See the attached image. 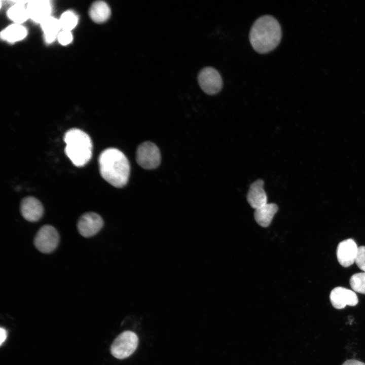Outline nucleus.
I'll return each mask as SVG.
<instances>
[{"label":"nucleus","mask_w":365,"mask_h":365,"mask_svg":"<svg viewBox=\"0 0 365 365\" xmlns=\"http://www.w3.org/2000/svg\"><path fill=\"white\" fill-rule=\"evenodd\" d=\"M101 177L112 186L120 188L127 183L130 165L125 155L119 150L109 148L104 150L98 157Z\"/></svg>","instance_id":"nucleus-1"},{"label":"nucleus","mask_w":365,"mask_h":365,"mask_svg":"<svg viewBox=\"0 0 365 365\" xmlns=\"http://www.w3.org/2000/svg\"><path fill=\"white\" fill-rule=\"evenodd\" d=\"M282 35L278 21L271 15H264L253 23L249 34L250 43L254 50L260 53H266L275 49L279 44Z\"/></svg>","instance_id":"nucleus-2"},{"label":"nucleus","mask_w":365,"mask_h":365,"mask_svg":"<svg viewBox=\"0 0 365 365\" xmlns=\"http://www.w3.org/2000/svg\"><path fill=\"white\" fill-rule=\"evenodd\" d=\"M63 139L65 154L74 165L83 167L88 163L92 155L93 144L88 134L78 128H71L65 132Z\"/></svg>","instance_id":"nucleus-3"},{"label":"nucleus","mask_w":365,"mask_h":365,"mask_svg":"<svg viewBox=\"0 0 365 365\" xmlns=\"http://www.w3.org/2000/svg\"><path fill=\"white\" fill-rule=\"evenodd\" d=\"M138 343V338L135 333L125 331L115 339L111 347V352L118 359H124L134 353Z\"/></svg>","instance_id":"nucleus-4"},{"label":"nucleus","mask_w":365,"mask_h":365,"mask_svg":"<svg viewBox=\"0 0 365 365\" xmlns=\"http://www.w3.org/2000/svg\"><path fill=\"white\" fill-rule=\"evenodd\" d=\"M136 160L137 164L145 169H155L161 162V154L159 149L152 142H144L137 149Z\"/></svg>","instance_id":"nucleus-5"},{"label":"nucleus","mask_w":365,"mask_h":365,"mask_svg":"<svg viewBox=\"0 0 365 365\" xmlns=\"http://www.w3.org/2000/svg\"><path fill=\"white\" fill-rule=\"evenodd\" d=\"M59 241V236L56 229L51 225H45L38 231L33 243L39 251L48 253L56 248Z\"/></svg>","instance_id":"nucleus-6"},{"label":"nucleus","mask_w":365,"mask_h":365,"mask_svg":"<svg viewBox=\"0 0 365 365\" xmlns=\"http://www.w3.org/2000/svg\"><path fill=\"white\" fill-rule=\"evenodd\" d=\"M198 83L202 90L207 94L218 93L223 87V80L218 71L211 67L201 70L198 77Z\"/></svg>","instance_id":"nucleus-7"},{"label":"nucleus","mask_w":365,"mask_h":365,"mask_svg":"<svg viewBox=\"0 0 365 365\" xmlns=\"http://www.w3.org/2000/svg\"><path fill=\"white\" fill-rule=\"evenodd\" d=\"M103 224V219L98 214L87 212L79 218L77 229L82 236L89 238L96 235L101 229Z\"/></svg>","instance_id":"nucleus-8"},{"label":"nucleus","mask_w":365,"mask_h":365,"mask_svg":"<svg viewBox=\"0 0 365 365\" xmlns=\"http://www.w3.org/2000/svg\"><path fill=\"white\" fill-rule=\"evenodd\" d=\"M330 298L333 306L338 309H343L347 305L354 306L358 302L354 291L340 286L336 287L331 291Z\"/></svg>","instance_id":"nucleus-9"},{"label":"nucleus","mask_w":365,"mask_h":365,"mask_svg":"<svg viewBox=\"0 0 365 365\" xmlns=\"http://www.w3.org/2000/svg\"><path fill=\"white\" fill-rule=\"evenodd\" d=\"M20 212L22 216L27 221L36 222L43 216L44 208L42 204L38 199L28 196L22 200L20 204Z\"/></svg>","instance_id":"nucleus-10"},{"label":"nucleus","mask_w":365,"mask_h":365,"mask_svg":"<svg viewBox=\"0 0 365 365\" xmlns=\"http://www.w3.org/2000/svg\"><path fill=\"white\" fill-rule=\"evenodd\" d=\"M358 248L352 239H347L339 243L337 249V257L340 264L348 267L355 262Z\"/></svg>","instance_id":"nucleus-11"},{"label":"nucleus","mask_w":365,"mask_h":365,"mask_svg":"<svg viewBox=\"0 0 365 365\" xmlns=\"http://www.w3.org/2000/svg\"><path fill=\"white\" fill-rule=\"evenodd\" d=\"M26 9L29 18L41 23L51 16L52 6L51 2L48 0H34L28 2Z\"/></svg>","instance_id":"nucleus-12"},{"label":"nucleus","mask_w":365,"mask_h":365,"mask_svg":"<svg viewBox=\"0 0 365 365\" xmlns=\"http://www.w3.org/2000/svg\"><path fill=\"white\" fill-rule=\"evenodd\" d=\"M264 181L258 179L250 186L247 195V200L249 205L255 209L267 203V194L264 189Z\"/></svg>","instance_id":"nucleus-13"},{"label":"nucleus","mask_w":365,"mask_h":365,"mask_svg":"<svg viewBox=\"0 0 365 365\" xmlns=\"http://www.w3.org/2000/svg\"><path fill=\"white\" fill-rule=\"evenodd\" d=\"M278 206L275 203H267L255 209L254 216L257 223L263 227L269 226L272 218L278 210Z\"/></svg>","instance_id":"nucleus-14"},{"label":"nucleus","mask_w":365,"mask_h":365,"mask_svg":"<svg viewBox=\"0 0 365 365\" xmlns=\"http://www.w3.org/2000/svg\"><path fill=\"white\" fill-rule=\"evenodd\" d=\"M40 24L45 41L49 44L52 43L57 38L61 29L59 19L50 16Z\"/></svg>","instance_id":"nucleus-15"},{"label":"nucleus","mask_w":365,"mask_h":365,"mask_svg":"<svg viewBox=\"0 0 365 365\" xmlns=\"http://www.w3.org/2000/svg\"><path fill=\"white\" fill-rule=\"evenodd\" d=\"M110 15V8L103 1L95 2L92 5L89 10V16L91 19L97 23L105 22Z\"/></svg>","instance_id":"nucleus-16"},{"label":"nucleus","mask_w":365,"mask_h":365,"mask_svg":"<svg viewBox=\"0 0 365 365\" xmlns=\"http://www.w3.org/2000/svg\"><path fill=\"white\" fill-rule=\"evenodd\" d=\"M27 34L26 29L21 24H13L1 32V38L10 43H14L24 39Z\"/></svg>","instance_id":"nucleus-17"},{"label":"nucleus","mask_w":365,"mask_h":365,"mask_svg":"<svg viewBox=\"0 0 365 365\" xmlns=\"http://www.w3.org/2000/svg\"><path fill=\"white\" fill-rule=\"evenodd\" d=\"M23 1L16 2L7 11V16L15 23L21 24L29 18L26 7Z\"/></svg>","instance_id":"nucleus-18"},{"label":"nucleus","mask_w":365,"mask_h":365,"mask_svg":"<svg viewBox=\"0 0 365 365\" xmlns=\"http://www.w3.org/2000/svg\"><path fill=\"white\" fill-rule=\"evenodd\" d=\"M59 20L62 30L70 31L77 25L78 18L73 11H67L61 15Z\"/></svg>","instance_id":"nucleus-19"},{"label":"nucleus","mask_w":365,"mask_h":365,"mask_svg":"<svg viewBox=\"0 0 365 365\" xmlns=\"http://www.w3.org/2000/svg\"><path fill=\"white\" fill-rule=\"evenodd\" d=\"M349 283L354 291L365 294V272L353 274L350 279Z\"/></svg>","instance_id":"nucleus-20"},{"label":"nucleus","mask_w":365,"mask_h":365,"mask_svg":"<svg viewBox=\"0 0 365 365\" xmlns=\"http://www.w3.org/2000/svg\"><path fill=\"white\" fill-rule=\"evenodd\" d=\"M355 263L358 267L365 272V246L358 247Z\"/></svg>","instance_id":"nucleus-21"},{"label":"nucleus","mask_w":365,"mask_h":365,"mask_svg":"<svg viewBox=\"0 0 365 365\" xmlns=\"http://www.w3.org/2000/svg\"><path fill=\"white\" fill-rule=\"evenodd\" d=\"M57 40L60 44L67 45L71 42L72 35L70 31L62 30L59 33Z\"/></svg>","instance_id":"nucleus-22"},{"label":"nucleus","mask_w":365,"mask_h":365,"mask_svg":"<svg viewBox=\"0 0 365 365\" xmlns=\"http://www.w3.org/2000/svg\"><path fill=\"white\" fill-rule=\"evenodd\" d=\"M342 365H365V363L355 359H349L345 361Z\"/></svg>","instance_id":"nucleus-23"},{"label":"nucleus","mask_w":365,"mask_h":365,"mask_svg":"<svg viewBox=\"0 0 365 365\" xmlns=\"http://www.w3.org/2000/svg\"><path fill=\"white\" fill-rule=\"evenodd\" d=\"M0 335H1L0 344L1 346L3 344V343L5 342V341L6 340L7 337V332L5 328H3L2 327L1 328Z\"/></svg>","instance_id":"nucleus-24"}]
</instances>
